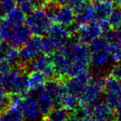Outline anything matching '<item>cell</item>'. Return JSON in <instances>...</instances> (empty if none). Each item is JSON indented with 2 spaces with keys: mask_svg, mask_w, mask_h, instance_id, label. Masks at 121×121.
<instances>
[{
  "mask_svg": "<svg viewBox=\"0 0 121 121\" xmlns=\"http://www.w3.org/2000/svg\"><path fill=\"white\" fill-rule=\"evenodd\" d=\"M56 73L62 77H72L87 70L92 64L91 48L81 40L71 41L56 51L52 56Z\"/></svg>",
  "mask_w": 121,
  "mask_h": 121,
  "instance_id": "obj_1",
  "label": "cell"
},
{
  "mask_svg": "<svg viewBox=\"0 0 121 121\" xmlns=\"http://www.w3.org/2000/svg\"><path fill=\"white\" fill-rule=\"evenodd\" d=\"M32 35L26 23L14 22L5 16L0 18V39L9 45L22 47Z\"/></svg>",
  "mask_w": 121,
  "mask_h": 121,
  "instance_id": "obj_2",
  "label": "cell"
},
{
  "mask_svg": "<svg viewBox=\"0 0 121 121\" xmlns=\"http://www.w3.org/2000/svg\"><path fill=\"white\" fill-rule=\"evenodd\" d=\"M114 3L110 0H95L89 4L84 11L76 15V22L85 24L91 22L99 23L109 22V18L114 10Z\"/></svg>",
  "mask_w": 121,
  "mask_h": 121,
  "instance_id": "obj_3",
  "label": "cell"
},
{
  "mask_svg": "<svg viewBox=\"0 0 121 121\" xmlns=\"http://www.w3.org/2000/svg\"><path fill=\"white\" fill-rule=\"evenodd\" d=\"M0 85L12 94L23 95L29 91L27 76L17 67H12L4 74H0Z\"/></svg>",
  "mask_w": 121,
  "mask_h": 121,
  "instance_id": "obj_4",
  "label": "cell"
},
{
  "mask_svg": "<svg viewBox=\"0 0 121 121\" xmlns=\"http://www.w3.org/2000/svg\"><path fill=\"white\" fill-rule=\"evenodd\" d=\"M70 37L71 31L68 27L56 23L52 25L47 34L42 38L44 53L48 55L54 53L56 51L66 46L70 42Z\"/></svg>",
  "mask_w": 121,
  "mask_h": 121,
  "instance_id": "obj_5",
  "label": "cell"
},
{
  "mask_svg": "<svg viewBox=\"0 0 121 121\" xmlns=\"http://www.w3.org/2000/svg\"><path fill=\"white\" fill-rule=\"evenodd\" d=\"M52 22L53 19L46 8H37L27 14L26 18V25L32 35L36 37L47 35L52 27Z\"/></svg>",
  "mask_w": 121,
  "mask_h": 121,
  "instance_id": "obj_6",
  "label": "cell"
},
{
  "mask_svg": "<svg viewBox=\"0 0 121 121\" xmlns=\"http://www.w3.org/2000/svg\"><path fill=\"white\" fill-rule=\"evenodd\" d=\"M60 84L55 80H51L46 83L45 86L35 91V97L41 108L42 114L47 115L51 110L54 109L57 102Z\"/></svg>",
  "mask_w": 121,
  "mask_h": 121,
  "instance_id": "obj_7",
  "label": "cell"
},
{
  "mask_svg": "<svg viewBox=\"0 0 121 121\" xmlns=\"http://www.w3.org/2000/svg\"><path fill=\"white\" fill-rule=\"evenodd\" d=\"M105 78L101 76L93 77L91 81L86 86L81 95L78 96L79 107L91 106L100 99L104 90Z\"/></svg>",
  "mask_w": 121,
  "mask_h": 121,
  "instance_id": "obj_8",
  "label": "cell"
},
{
  "mask_svg": "<svg viewBox=\"0 0 121 121\" xmlns=\"http://www.w3.org/2000/svg\"><path fill=\"white\" fill-rule=\"evenodd\" d=\"M90 48L91 62L96 67H104L112 60L110 43L104 37H99L91 42Z\"/></svg>",
  "mask_w": 121,
  "mask_h": 121,
  "instance_id": "obj_9",
  "label": "cell"
},
{
  "mask_svg": "<svg viewBox=\"0 0 121 121\" xmlns=\"http://www.w3.org/2000/svg\"><path fill=\"white\" fill-rule=\"evenodd\" d=\"M46 9L56 24L69 27L76 22V13L69 4H53Z\"/></svg>",
  "mask_w": 121,
  "mask_h": 121,
  "instance_id": "obj_10",
  "label": "cell"
},
{
  "mask_svg": "<svg viewBox=\"0 0 121 121\" xmlns=\"http://www.w3.org/2000/svg\"><path fill=\"white\" fill-rule=\"evenodd\" d=\"M105 101L112 109H121V81L110 76L105 78Z\"/></svg>",
  "mask_w": 121,
  "mask_h": 121,
  "instance_id": "obj_11",
  "label": "cell"
},
{
  "mask_svg": "<svg viewBox=\"0 0 121 121\" xmlns=\"http://www.w3.org/2000/svg\"><path fill=\"white\" fill-rule=\"evenodd\" d=\"M44 53L43 42L41 37H31L19 50L20 61L24 64H28L30 61L40 56Z\"/></svg>",
  "mask_w": 121,
  "mask_h": 121,
  "instance_id": "obj_12",
  "label": "cell"
},
{
  "mask_svg": "<svg viewBox=\"0 0 121 121\" xmlns=\"http://www.w3.org/2000/svg\"><path fill=\"white\" fill-rule=\"evenodd\" d=\"M78 39L84 42H92L101 37L104 32L102 24L98 22H91L85 24H79L76 28Z\"/></svg>",
  "mask_w": 121,
  "mask_h": 121,
  "instance_id": "obj_13",
  "label": "cell"
},
{
  "mask_svg": "<svg viewBox=\"0 0 121 121\" xmlns=\"http://www.w3.org/2000/svg\"><path fill=\"white\" fill-rule=\"evenodd\" d=\"M23 97L22 95L12 94L9 97V102L7 110L3 114L2 121H24L25 117L22 114V103Z\"/></svg>",
  "mask_w": 121,
  "mask_h": 121,
  "instance_id": "obj_14",
  "label": "cell"
},
{
  "mask_svg": "<svg viewBox=\"0 0 121 121\" xmlns=\"http://www.w3.org/2000/svg\"><path fill=\"white\" fill-rule=\"evenodd\" d=\"M28 68L31 71H39L44 74L47 78L55 76L56 69L52 57L48 54H42L28 63Z\"/></svg>",
  "mask_w": 121,
  "mask_h": 121,
  "instance_id": "obj_15",
  "label": "cell"
},
{
  "mask_svg": "<svg viewBox=\"0 0 121 121\" xmlns=\"http://www.w3.org/2000/svg\"><path fill=\"white\" fill-rule=\"evenodd\" d=\"M91 119L94 121H116V114L106 103L99 99L91 105Z\"/></svg>",
  "mask_w": 121,
  "mask_h": 121,
  "instance_id": "obj_16",
  "label": "cell"
},
{
  "mask_svg": "<svg viewBox=\"0 0 121 121\" xmlns=\"http://www.w3.org/2000/svg\"><path fill=\"white\" fill-rule=\"evenodd\" d=\"M92 78V74L88 70H86V71L71 77L66 83V85L68 89L70 90V91H71L73 94L76 95L78 97L82 93L86 86L91 81Z\"/></svg>",
  "mask_w": 121,
  "mask_h": 121,
  "instance_id": "obj_17",
  "label": "cell"
},
{
  "mask_svg": "<svg viewBox=\"0 0 121 121\" xmlns=\"http://www.w3.org/2000/svg\"><path fill=\"white\" fill-rule=\"evenodd\" d=\"M21 109L25 119H27V121H36L40 119L42 115V112L37 99L32 95L23 97Z\"/></svg>",
  "mask_w": 121,
  "mask_h": 121,
  "instance_id": "obj_18",
  "label": "cell"
},
{
  "mask_svg": "<svg viewBox=\"0 0 121 121\" xmlns=\"http://www.w3.org/2000/svg\"><path fill=\"white\" fill-rule=\"evenodd\" d=\"M57 103L66 110L72 111L78 104V97L70 91L66 84L60 83L57 94Z\"/></svg>",
  "mask_w": 121,
  "mask_h": 121,
  "instance_id": "obj_19",
  "label": "cell"
},
{
  "mask_svg": "<svg viewBox=\"0 0 121 121\" xmlns=\"http://www.w3.org/2000/svg\"><path fill=\"white\" fill-rule=\"evenodd\" d=\"M0 58L5 60L6 62L11 66H13L20 60L19 50L17 49V47L8 44V46L4 47L3 49L2 52L0 54Z\"/></svg>",
  "mask_w": 121,
  "mask_h": 121,
  "instance_id": "obj_20",
  "label": "cell"
},
{
  "mask_svg": "<svg viewBox=\"0 0 121 121\" xmlns=\"http://www.w3.org/2000/svg\"><path fill=\"white\" fill-rule=\"evenodd\" d=\"M47 76L39 71H31L27 76L29 91H35L39 88L45 86L47 83Z\"/></svg>",
  "mask_w": 121,
  "mask_h": 121,
  "instance_id": "obj_21",
  "label": "cell"
},
{
  "mask_svg": "<svg viewBox=\"0 0 121 121\" xmlns=\"http://www.w3.org/2000/svg\"><path fill=\"white\" fill-rule=\"evenodd\" d=\"M68 119V110L62 107L53 109L46 115V119L47 121H67Z\"/></svg>",
  "mask_w": 121,
  "mask_h": 121,
  "instance_id": "obj_22",
  "label": "cell"
},
{
  "mask_svg": "<svg viewBox=\"0 0 121 121\" xmlns=\"http://www.w3.org/2000/svg\"><path fill=\"white\" fill-rule=\"evenodd\" d=\"M109 23L114 30H117L121 27V6H118L114 9L109 18Z\"/></svg>",
  "mask_w": 121,
  "mask_h": 121,
  "instance_id": "obj_23",
  "label": "cell"
},
{
  "mask_svg": "<svg viewBox=\"0 0 121 121\" xmlns=\"http://www.w3.org/2000/svg\"><path fill=\"white\" fill-rule=\"evenodd\" d=\"M38 2L39 0H19L17 1V7L24 13L28 14L38 8Z\"/></svg>",
  "mask_w": 121,
  "mask_h": 121,
  "instance_id": "obj_24",
  "label": "cell"
},
{
  "mask_svg": "<svg viewBox=\"0 0 121 121\" xmlns=\"http://www.w3.org/2000/svg\"><path fill=\"white\" fill-rule=\"evenodd\" d=\"M110 50L112 60L116 63H121V47L117 41L110 42Z\"/></svg>",
  "mask_w": 121,
  "mask_h": 121,
  "instance_id": "obj_25",
  "label": "cell"
},
{
  "mask_svg": "<svg viewBox=\"0 0 121 121\" xmlns=\"http://www.w3.org/2000/svg\"><path fill=\"white\" fill-rule=\"evenodd\" d=\"M88 4H89L88 0H72L69 5H71V7L74 9L76 15H77L86 9Z\"/></svg>",
  "mask_w": 121,
  "mask_h": 121,
  "instance_id": "obj_26",
  "label": "cell"
},
{
  "mask_svg": "<svg viewBox=\"0 0 121 121\" xmlns=\"http://www.w3.org/2000/svg\"><path fill=\"white\" fill-rule=\"evenodd\" d=\"M9 102V96L8 91L0 85V109H2L8 106Z\"/></svg>",
  "mask_w": 121,
  "mask_h": 121,
  "instance_id": "obj_27",
  "label": "cell"
},
{
  "mask_svg": "<svg viewBox=\"0 0 121 121\" xmlns=\"http://www.w3.org/2000/svg\"><path fill=\"white\" fill-rule=\"evenodd\" d=\"M0 3H1L3 11H4V13H6L9 10L13 9L14 7H16L17 1L16 0H0Z\"/></svg>",
  "mask_w": 121,
  "mask_h": 121,
  "instance_id": "obj_28",
  "label": "cell"
},
{
  "mask_svg": "<svg viewBox=\"0 0 121 121\" xmlns=\"http://www.w3.org/2000/svg\"><path fill=\"white\" fill-rule=\"evenodd\" d=\"M111 76L116 77L118 79L121 78V63H116L111 69Z\"/></svg>",
  "mask_w": 121,
  "mask_h": 121,
  "instance_id": "obj_29",
  "label": "cell"
},
{
  "mask_svg": "<svg viewBox=\"0 0 121 121\" xmlns=\"http://www.w3.org/2000/svg\"><path fill=\"white\" fill-rule=\"evenodd\" d=\"M70 121H94L91 117H79V116L75 115L71 118Z\"/></svg>",
  "mask_w": 121,
  "mask_h": 121,
  "instance_id": "obj_30",
  "label": "cell"
},
{
  "mask_svg": "<svg viewBox=\"0 0 121 121\" xmlns=\"http://www.w3.org/2000/svg\"><path fill=\"white\" fill-rule=\"evenodd\" d=\"M57 4H70L72 0H55Z\"/></svg>",
  "mask_w": 121,
  "mask_h": 121,
  "instance_id": "obj_31",
  "label": "cell"
},
{
  "mask_svg": "<svg viewBox=\"0 0 121 121\" xmlns=\"http://www.w3.org/2000/svg\"><path fill=\"white\" fill-rule=\"evenodd\" d=\"M116 121H121V109L116 112Z\"/></svg>",
  "mask_w": 121,
  "mask_h": 121,
  "instance_id": "obj_32",
  "label": "cell"
},
{
  "mask_svg": "<svg viewBox=\"0 0 121 121\" xmlns=\"http://www.w3.org/2000/svg\"><path fill=\"white\" fill-rule=\"evenodd\" d=\"M118 42V43L119 44V46L121 47V33H119V32H117V40H116Z\"/></svg>",
  "mask_w": 121,
  "mask_h": 121,
  "instance_id": "obj_33",
  "label": "cell"
},
{
  "mask_svg": "<svg viewBox=\"0 0 121 121\" xmlns=\"http://www.w3.org/2000/svg\"><path fill=\"white\" fill-rule=\"evenodd\" d=\"M4 42H3L1 39H0V54H1V52H2L3 49H4Z\"/></svg>",
  "mask_w": 121,
  "mask_h": 121,
  "instance_id": "obj_34",
  "label": "cell"
},
{
  "mask_svg": "<svg viewBox=\"0 0 121 121\" xmlns=\"http://www.w3.org/2000/svg\"><path fill=\"white\" fill-rule=\"evenodd\" d=\"M113 3L117 4L118 6H121V0H113Z\"/></svg>",
  "mask_w": 121,
  "mask_h": 121,
  "instance_id": "obj_35",
  "label": "cell"
},
{
  "mask_svg": "<svg viewBox=\"0 0 121 121\" xmlns=\"http://www.w3.org/2000/svg\"><path fill=\"white\" fill-rule=\"evenodd\" d=\"M4 11H3V9H2V6H1V3H0V18L2 17V15L4 14Z\"/></svg>",
  "mask_w": 121,
  "mask_h": 121,
  "instance_id": "obj_36",
  "label": "cell"
},
{
  "mask_svg": "<svg viewBox=\"0 0 121 121\" xmlns=\"http://www.w3.org/2000/svg\"><path fill=\"white\" fill-rule=\"evenodd\" d=\"M51 0H39V2H42V3H48Z\"/></svg>",
  "mask_w": 121,
  "mask_h": 121,
  "instance_id": "obj_37",
  "label": "cell"
},
{
  "mask_svg": "<svg viewBox=\"0 0 121 121\" xmlns=\"http://www.w3.org/2000/svg\"><path fill=\"white\" fill-rule=\"evenodd\" d=\"M2 117H3V114H2V109H0V121L2 120Z\"/></svg>",
  "mask_w": 121,
  "mask_h": 121,
  "instance_id": "obj_38",
  "label": "cell"
},
{
  "mask_svg": "<svg viewBox=\"0 0 121 121\" xmlns=\"http://www.w3.org/2000/svg\"><path fill=\"white\" fill-rule=\"evenodd\" d=\"M16 1H17H17H19V0H16Z\"/></svg>",
  "mask_w": 121,
  "mask_h": 121,
  "instance_id": "obj_39",
  "label": "cell"
},
{
  "mask_svg": "<svg viewBox=\"0 0 121 121\" xmlns=\"http://www.w3.org/2000/svg\"><path fill=\"white\" fill-rule=\"evenodd\" d=\"M45 121H47V119H46V120H45ZM67 121H68V120H67Z\"/></svg>",
  "mask_w": 121,
  "mask_h": 121,
  "instance_id": "obj_40",
  "label": "cell"
},
{
  "mask_svg": "<svg viewBox=\"0 0 121 121\" xmlns=\"http://www.w3.org/2000/svg\"><path fill=\"white\" fill-rule=\"evenodd\" d=\"M120 81H121V78H120Z\"/></svg>",
  "mask_w": 121,
  "mask_h": 121,
  "instance_id": "obj_41",
  "label": "cell"
}]
</instances>
